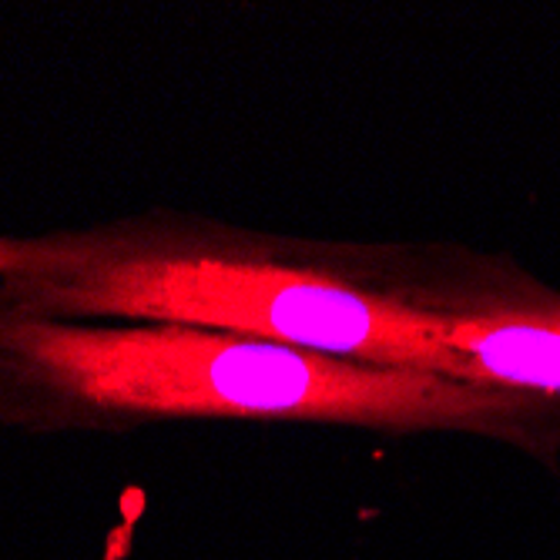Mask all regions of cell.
I'll use <instances>...</instances> for the list:
<instances>
[{"label":"cell","mask_w":560,"mask_h":560,"mask_svg":"<svg viewBox=\"0 0 560 560\" xmlns=\"http://www.w3.org/2000/svg\"><path fill=\"white\" fill-rule=\"evenodd\" d=\"M305 423L383 436L453 433L560 474V396L389 370L329 352L162 323L0 313V423L131 433L151 423Z\"/></svg>","instance_id":"6da1fadb"},{"label":"cell","mask_w":560,"mask_h":560,"mask_svg":"<svg viewBox=\"0 0 560 560\" xmlns=\"http://www.w3.org/2000/svg\"><path fill=\"white\" fill-rule=\"evenodd\" d=\"M0 313L188 326L456 380L423 323L370 289L366 242L276 235L178 209L0 232Z\"/></svg>","instance_id":"7a4b0ae2"},{"label":"cell","mask_w":560,"mask_h":560,"mask_svg":"<svg viewBox=\"0 0 560 560\" xmlns=\"http://www.w3.org/2000/svg\"><path fill=\"white\" fill-rule=\"evenodd\" d=\"M370 285L417 316L477 386L560 396V289L511 252L460 242H373Z\"/></svg>","instance_id":"3957f363"}]
</instances>
